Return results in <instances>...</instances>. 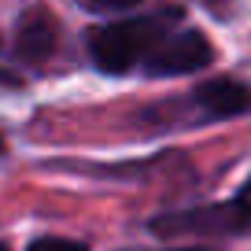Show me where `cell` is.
<instances>
[{
  "label": "cell",
  "mask_w": 251,
  "mask_h": 251,
  "mask_svg": "<svg viewBox=\"0 0 251 251\" xmlns=\"http://www.w3.org/2000/svg\"><path fill=\"white\" fill-rule=\"evenodd\" d=\"M170 19L177 11H159V15H141V19H118V23L89 30V55L103 74H126L133 71L141 59H148L159 45L166 41Z\"/></svg>",
  "instance_id": "6da1fadb"
},
{
  "label": "cell",
  "mask_w": 251,
  "mask_h": 251,
  "mask_svg": "<svg viewBox=\"0 0 251 251\" xmlns=\"http://www.w3.org/2000/svg\"><path fill=\"white\" fill-rule=\"evenodd\" d=\"M251 229V222L236 211V203H214V207H196V211H174V214H159L151 218V233L159 236H181V233H214V236H229V233H244Z\"/></svg>",
  "instance_id": "7a4b0ae2"
},
{
  "label": "cell",
  "mask_w": 251,
  "mask_h": 251,
  "mask_svg": "<svg viewBox=\"0 0 251 251\" xmlns=\"http://www.w3.org/2000/svg\"><path fill=\"white\" fill-rule=\"evenodd\" d=\"M214 59V45L200 30H181L174 37H166L155 52L144 59V71L151 78H174V74H192L203 71Z\"/></svg>",
  "instance_id": "3957f363"
},
{
  "label": "cell",
  "mask_w": 251,
  "mask_h": 251,
  "mask_svg": "<svg viewBox=\"0 0 251 251\" xmlns=\"http://www.w3.org/2000/svg\"><path fill=\"white\" fill-rule=\"evenodd\" d=\"M59 48V19L45 4H30L15 23V55L26 67H45Z\"/></svg>",
  "instance_id": "277c9868"
},
{
  "label": "cell",
  "mask_w": 251,
  "mask_h": 251,
  "mask_svg": "<svg viewBox=\"0 0 251 251\" xmlns=\"http://www.w3.org/2000/svg\"><path fill=\"white\" fill-rule=\"evenodd\" d=\"M192 100H196L211 118H233V115H244V111L251 107L248 85H240V81H233V78L203 81V85L192 93Z\"/></svg>",
  "instance_id": "5b68a950"
},
{
  "label": "cell",
  "mask_w": 251,
  "mask_h": 251,
  "mask_svg": "<svg viewBox=\"0 0 251 251\" xmlns=\"http://www.w3.org/2000/svg\"><path fill=\"white\" fill-rule=\"evenodd\" d=\"M26 251H89L81 240H67V236H37L30 240Z\"/></svg>",
  "instance_id": "8992f818"
},
{
  "label": "cell",
  "mask_w": 251,
  "mask_h": 251,
  "mask_svg": "<svg viewBox=\"0 0 251 251\" xmlns=\"http://www.w3.org/2000/svg\"><path fill=\"white\" fill-rule=\"evenodd\" d=\"M85 11H96V15H107V11H129L137 8L141 0H78Z\"/></svg>",
  "instance_id": "52a82bcc"
},
{
  "label": "cell",
  "mask_w": 251,
  "mask_h": 251,
  "mask_svg": "<svg viewBox=\"0 0 251 251\" xmlns=\"http://www.w3.org/2000/svg\"><path fill=\"white\" fill-rule=\"evenodd\" d=\"M233 203H236V211H240L244 218L251 222V177H248V181H244V185H240V192H236V196H233Z\"/></svg>",
  "instance_id": "ba28073f"
},
{
  "label": "cell",
  "mask_w": 251,
  "mask_h": 251,
  "mask_svg": "<svg viewBox=\"0 0 251 251\" xmlns=\"http://www.w3.org/2000/svg\"><path fill=\"white\" fill-rule=\"evenodd\" d=\"M4 151H8V141H4V133H0V155H4Z\"/></svg>",
  "instance_id": "9c48e42d"
},
{
  "label": "cell",
  "mask_w": 251,
  "mask_h": 251,
  "mask_svg": "<svg viewBox=\"0 0 251 251\" xmlns=\"http://www.w3.org/2000/svg\"><path fill=\"white\" fill-rule=\"evenodd\" d=\"M0 251H11V248H8V244H4V240H0Z\"/></svg>",
  "instance_id": "30bf717a"
},
{
  "label": "cell",
  "mask_w": 251,
  "mask_h": 251,
  "mask_svg": "<svg viewBox=\"0 0 251 251\" xmlns=\"http://www.w3.org/2000/svg\"><path fill=\"white\" fill-rule=\"evenodd\" d=\"M185 251H203V248H185Z\"/></svg>",
  "instance_id": "8fae6325"
}]
</instances>
